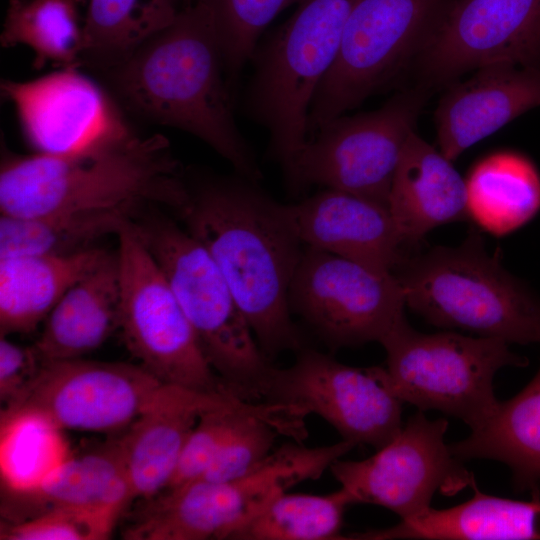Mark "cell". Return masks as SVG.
<instances>
[{
  "mask_svg": "<svg viewBox=\"0 0 540 540\" xmlns=\"http://www.w3.org/2000/svg\"><path fill=\"white\" fill-rule=\"evenodd\" d=\"M186 180V230L214 259L263 353L301 350L289 289L303 244L284 204L237 173Z\"/></svg>",
  "mask_w": 540,
  "mask_h": 540,
  "instance_id": "cell-1",
  "label": "cell"
},
{
  "mask_svg": "<svg viewBox=\"0 0 540 540\" xmlns=\"http://www.w3.org/2000/svg\"><path fill=\"white\" fill-rule=\"evenodd\" d=\"M116 99L157 124L199 138L259 182L262 172L235 121L233 96L212 18L193 2L126 61L104 72Z\"/></svg>",
  "mask_w": 540,
  "mask_h": 540,
  "instance_id": "cell-2",
  "label": "cell"
},
{
  "mask_svg": "<svg viewBox=\"0 0 540 540\" xmlns=\"http://www.w3.org/2000/svg\"><path fill=\"white\" fill-rule=\"evenodd\" d=\"M186 175L167 138L134 131L67 154L5 155L0 169L2 216L168 206L183 214Z\"/></svg>",
  "mask_w": 540,
  "mask_h": 540,
  "instance_id": "cell-3",
  "label": "cell"
},
{
  "mask_svg": "<svg viewBox=\"0 0 540 540\" xmlns=\"http://www.w3.org/2000/svg\"><path fill=\"white\" fill-rule=\"evenodd\" d=\"M397 270L406 306L430 324L540 344V296L486 250L476 231L458 246L406 257Z\"/></svg>",
  "mask_w": 540,
  "mask_h": 540,
  "instance_id": "cell-4",
  "label": "cell"
},
{
  "mask_svg": "<svg viewBox=\"0 0 540 540\" xmlns=\"http://www.w3.org/2000/svg\"><path fill=\"white\" fill-rule=\"evenodd\" d=\"M358 0H299L252 54L245 116L268 132L267 157L284 168L308 139L314 94L334 64Z\"/></svg>",
  "mask_w": 540,
  "mask_h": 540,
  "instance_id": "cell-5",
  "label": "cell"
},
{
  "mask_svg": "<svg viewBox=\"0 0 540 540\" xmlns=\"http://www.w3.org/2000/svg\"><path fill=\"white\" fill-rule=\"evenodd\" d=\"M134 227L169 283L216 375L237 397L263 402L273 365L209 252L172 222H135Z\"/></svg>",
  "mask_w": 540,
  "mask_h": 540,
  "instance_id": "cell-6",
  "label": "cell"
},
{
  "mask_svg": "<svg viewBox=\"0 0 540 540\" xmlns=\"http://www.w3.org/2000/svg\"><path fill=\"white\" fill-rule=\"evenodd\" d=\"M384 382L403 403L456 417L471 430L494 411L496 373L528 360L504 340L453 331L422 333L405 319L381 343Z\"/></svg>",
  "mask_w": 540,
  "mask_h": 540,
  "instance_id": "cell-7",
  "label": "cell"
},
{
  "mask_svg": "<svg viewBox=\"0 0 540 540\" xmlns=\"http://www.w3.org/2000/svg\"><path fill=\"white\" fill-rule=\"evenodd\" d=\"M431 91L417 84L379 109L322 124L282 168L288 190L317 185L388 206L402 151Z\"/></svg>",
  "mask_w": 540,
  "mask_h": 540,
  "instance_id": "cell-8",
  "label": "cell"
},
{
  "mask_svg": "<svg viewBox=\"0 0 540 540\" xmlns=\"http://www.w3.org/2000/svg\"><path fill=\"white\" fill-rule=\"evenodd\" d=\"M450 0H358L338 56L308 114V138L325 122L390 88L411 68Z\"/></svg>",
  "mask_w": 540,
  "mask_h": 540,
  "instance_id": "cell-9",
  "label": "cell"
},
{
  "mask_svg": "<svg viewBox=\"0 0 540 540\" xmlns=\"http://www.w3.org/2000/svg\"><path fill=\"white\" fill-rule=\"evenodd\" d=\"M118 329L140 366L161 383L230 392L209 365L196 334L134 222L118 235Z\"/></svg>",
  "mask_w": 540,
  "mask_h": 540,
  "instance_id": "cell-10",
  "label": "cell"
},
{
  "mask_svg": "<svg viewBox=\"0 0 540 540\" xmlns=\"http://www.w3.org/2000/svg\"><path fill=\"white\" fill-rule=\"evenodd\" d=\"M289 306L332 350L381 343L406 319L394 273L308 246L290 284Z\"/></svg>",
  "mask_w": 540,
  "mask_h": 540,
  "instance_id": "cell-11",
  "label": "cell"
},
{
  "mask_svg": "<svg viewBox=\"0 0 540 540\" xmlns=\"http://www.w3.org/2000/svg\"><path fill=\"white\" fill-rule=\"evenodd\" d=\"M447 428L446 419L430 420L419 410L375 454L358 461L340 458L330 471L353 504L378 505L401 520L413 518L431 507L437 492L452 496L475 480L446 444Z\"/></svg>",
  "mask_w": 540,
  "mask_h": 540,
  "instance_id": "cell-12",
  "label": "cell"
},
{
  "mask_svg": "<svg viewBox=\"0 0 540 540\" xmlns=\"http://www.w3.org/2000/svg\"><path fill=\"white\" fill-rule=\"evenodd\" d=\"M264 402L316 414L343 440L379 449L401 430L402 404L387 387L383 367H354L304 349L287 368L273 366Z\"/></svg>",
  "mask_w": 540,
  "mask_h": 540,
  "instance_id": "cell-13",
  "label": "cell"
},
{
  "mask_svg": "<svg viewBox=\"0 0 540 540\" xmlns=\"http://www.w3.org/2000/svg\"><path fill=\"white\" fill-rule=\"evenodd\" d=\"M497 64L540 69V0H450L411 68L433 89Z\"/></svg>",
  "mask_w": 540,
  "mask_h": 540,
  "instance_id": "cell-14",
  "label": "cell"
},
{
  "mask_svg": "<svg viewBox=\"0 0 540 540\" xmlns=\"http://www.w3.org/2000/svg\"><path fill=\"white\" fill-rule=\"evenodd\" d=\"M355 446L347 440L321 447L287 442L238 478L187 483L170 497L169 526L182 540L230 539L278 495L300 482L318 479Z\"/></svg>",
  "mask_w": 540,
  "mask_h": 540,
  "instance_id": "cell-15",
  "label": "cell"
},
{
  "mask_svg": "<svg viewBox=\"0 0 540 540\" xmlns=\"http://www.w3.org/2000/svg\"><path fill=\"white\" fill-rule=\"evenodd\" d=\"M161 382L140 365L83 358L42 363L23 394L2 410L29 409L63 430L129 427Z\"/></svg>",
  "mask_w": 540,
  "mask_h": 540,
  "instance_id": "cell-16",
  "label": "cell"
},
{
  "mask_svg": "<svg viewBox=\"0 0 540 540\" xmlns=\"http://www.w3.org/2000/svg\"><path fill=\"white\" fill-rule=\"evenodd\" d=\"M28 143L41 154H67L133 131L116 100L78 68L43 77L1 81Z\"/></svg>",
  "mask_w": 540,
  "mask_h": 540,
  "instance_id": "cell-17",
  "label": "cell"
},
{
  "mask_svg": "<svg viewBox=\"0 0 540 540\" xmlns=\"http://www.w3.org/2000/svg\"><path fill=\"white\" fill-rule=\"evenodd\" d=\"M284 211L308 247L383 273H394L407 257L388 206L379 202L325 188L284 204Z\"/></svg>",
  "mask_w": 540,
  "mask_h": 540,
  "instance_id": "cell-18",
  "label": "cell"
},
{
  "mask_svg": "<svg viewBox=\"0 0 540 540\" xmlns=\"http://www.w3.org/2000/svg\"><path fill=\"white\" fill-rule=\"evenodd\" d=\"M235 397L231 392L159 385L119 440L133 500L148 501L168 486L183 446L201 414Z\"/></svg>",
  "mask_w": 540,
  "mask_h": 540,
  "instance_id": "cell-19",
  "label": "cell"
},
{
  "mask_svg": "<svg viewBox=\"0 0 540 540\" xmlns=\"http://www.w3.org/2000/svg\"><path fill=\"white\" fill-rule=\"evenodd\" d=\"M540 106V69L508 64L482 67L453 83L436 112L438 149L454 161L475 143Z\"/></svg>",
  "mask_w": 540,
  "mask_h": 540,
  "instance_id": "cell-20",
  "label": "cell"
},
{
  "mask_svg": "<svg viewBox=\"0 0 540 540\" xmlns=\"http://www.w3.org/2000/svg\"><path fill=\"white\" fill-rule=\"evenodd\" d=\"M388 209L405 247L438 226L469 217L465 180L451 160L415 131L402 151Z\"/></svg>",
  "mask_w": 540,
  "mask_h": 540,
  "instance_id": "cell-21",
  "label": "cell"
},
{
  "mask_svg": "<svg viewBox=\"0 0 540 540\" xmlns=\"http://www.w3.org/2000/svg\"><path fill=\"white\" fill-rule=\"evenodd\" d=\"M469 500L423 513L378 530L346 535L356 540H540V494L529 501L482 492L475 480Z\"/></svg>",
  "mask_w": 540,
  "mask_h": 540,
  "instance_id": "cell-22",
  "label": "cell"
},
{
  "mask_svg": "<svg viewBox=\"0 0 540 540\" xmlns=\"http://www.w3.org/2000/svg\"><path fill=\"white\" fill-rule=\"evenodd\" d=\"M121 297L117 252L76 282L45 319L32 345L41 363L82 358L118 329Z\"/></svg>",
  "mask_w": 540,
  "mask_h": 540,
  "instance_id": "cell-23",
  "label": "cell"
},
{
  "mask_svg": "<svg viewBox=\"0 0 540 540\" xmlns=\"http://www.w3.org/2000/svg\"><path fill=\"white\" fill-rule=\"evenodd\" d=\"M31 498L81 517L97 540L110 537L124 509L133 500L119 441L70 456Z\"/></svg>",
  "mask_w": 540,
  "mask_h": 540,
  "instance_id": "cell-24",
  "label": "cell"
},
{
  "mask_svg": "<svg viewBox=\"0 0 540 540\" xmlns=\"http://www.w3.org/2000/svg\"><path fill=\"white\" fill-rule=\"evenodd\" d=\"M109 252L90 248L69 255L0 258V333L33 332L63 295Z\"/></svg>",
  "mask_w": 540,
  "mask_h": 540,
  "instance_id": "cell-25",
  "label": "cell"
},
{
  "mask_svg": "<svg viewBox=\"0 0 540 540\" xmlns=\"http://www.w3.org/2000/svg\"><path fill=\"white\" fill-rule=\"evenodd\" d=\"M471 431L449 445L455 457L504 463L518 491L540 494V367L519 393L498 401L492 414Z\"/></svg>",
  "mask_w": 540,
  "mask_h": 540,
  "instance_id": "cell-26",
  "label": "cell"
},
{
  "mask_svg": "<svg viewBox=\"0 0 540 540\" xmlns=\"http://www.w3.org/2000/svg\"><path fill=\"white\" fill-rule=\"evenodd\" d=\"M468 216L485 231L502 236L540 211V174L514 151H497L478 161L465 180Z\"/></svg>",
  "mask_w": 540,
  "mask_h": 540,
  "instance_id": "cell-27",
  "label": "cell"
},
{
  "mask_svg": "<svg viewBox=\"0 0 540 540\" xmlns=\"http://www.w3.org/2000/svg\"><path fill=\"white\" fill-rule=\"evenodd\" d=\"M182 9L180 0H90L83 20L82 65L105 72L123 63Z\"/></svg>",
  "mask_w": 540,
  "mask_h": 540,
  "instance_id": "cell-28",
  "label": "cell"
},
{
  "mask_svg": "<svg viewBox=\"0 0 540 540\" xmlns=\"http://www.w3.org/2000/svg\"><path fill=\"white\" fill-rule=\"evenodd\" d=\"M130 208L61 212L30 218H0V258L16 255H69L134 222Z\"/></svg>",
  "mask_w": 540,
  "mask_h": 540,
  "instance_id": "cell-29",
  "label": "cell"
},
{
  "mask_svg": "<svg viewBox=\"0 0 540 540\" xmlns=\"http://www.w3.org/2000/svg\"><path fill=\"white\" fill-rule=\"evenodd\" d=\"M63 429L29 409L1 411L0 471L4 488L27 497L71 456Z\"/></svg>",
  "mask_w": 540,
  "mask_h": 540,
  "instance_id": "cell-30",
  "label": "cell"
},
{
  "mask_svg": "<svg viewBox=\"0 0 540 540\" xmlns=\"http://www.w3.org/2000/svg\"><path fill=\"white\" fill-rule=\"evenodd\" d=\"M79 0H10L1 45H26L34 53L33 66L47 62L61 68L82 66L83 22Z\"/></svg>",
  "mask_w": 540,
  "mask_h": 540,
  "instance_id": "cell-31",
  "label": "cell"
},
{
  "mask_svg": "<svg viewBox=\"0 0 540 540\" xmlns=\"http://www.w3.org/2000/svg\"><path fill=\"white\" fill-rule=\"evenodd\" d=\"M350 504L353 501L342 487L326 495L284 492L230 539L343 540V515Z\"/></svg>",
  "mask_w": 540,
  "mask_h": 540,
  "instance_id": "cell-32",
  "label": "cell"
},
{
  "mask_svg": "<svg viewBox=\"0 0 540 540\" xmlns=\"http://www.w3.org/2000/svg\"><path fill=\"white\" fill-rule=\"evenodd\" d=\"M209 12L219 41L226 78L234 94L241 73L267 26L299 0H193Z\"/></svg>",
  "mask_w": 540,
  "mask_h": 540,
  "instance_id": "cell-33",
  "label": "cell"
},
{
  "mask_svg": "<svg viewBox=\"0 0 540 540\" xmlns=\"http://www.w3.org/2000/svg\"><path fill=\"white\" fill-rule=\"evenodd\" d=\"M2 540H97L92 527L73 512L49 508L34 518L2 525Z\"/></svg>",
  "mask_w": 540,
  "mask_h": 540,
  "instance_id": "cell-34",
  "label": "cell"
},
{
  "mask_svg": "<svg viewBox=\"0 0 540 540\" xmlns=\"http://www.w3.org/2000/svg\"><path fill=\"white\" fill-rule=\"evenodd\" d=\"M41 361L33 347L0 338V399L4 408L13 404L36 377Z\"/></svg>",
  "mask_w": 540,
  "mask_h": 540,
  "instance_id": "cell-35",
  "label": "cell"
},
{
  "mask_svg": "<svg viewBox=\"0 0 540 540\" xmlns=\"http://www.w3.org/2000/svg\"><path fill=\"white\" fill-rule=\"evenodd\" d=\"M183 8L190 6L193 4V0H180Z\"/></svg>",
  "mask_w": 540,
  "mask_h": 540,
  "instance_id": "cell-36",
  "label": "cell"
}]
</instances>
